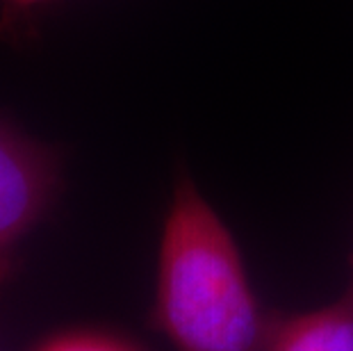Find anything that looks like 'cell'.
I'll return each instance as SVG.
<instances>
[{
  "mask_svg": "<svg viewBox=\"0 0 353 351\" xmlns=\"http://www.w3.org/2000/svg\"><path fill=\"white\" fill-rule=\"evenodd\" d=\"M276 317L235 235L180 169L162 221L151 326L174 351H267Z\"/></svg>",
  "mask_w": 353,
  "mask_h": 351,
  "instance_id": "cell-1",
  "label": "cell"
},
{
  "mask_svg": "<svg viewBox=\"0 0 353 351\" xmlns=\"http://www.w3.org/2000/svg\"><path fill=\"white\" fill-rule=\"evenodd\" d=\"M62 190L55 148L0 121V258L46 219Z\"/></svg>",
  "mask_w": 353,
  "mask_h": 351,
  "instance_id": "cell-2",
  "label": "cell"
},
{
  "mask_svg": "<svg viewBox=\"0 0 353 351\" xmlns=\"http://www.w3.org/2000/svg\"><path fill=\"white\" fill-rule=\"evenodd\" d=\"M267 351H353V297L344 292L321 308L278 312Z\"/></svg>",
  "mask_w": 353,
  "mask_h": 351,
  "instance_id": "cell-3",
  "label": "cell"
},
{
  "mask_svg": "<svg viewBox=\"0 0 353 351\" xmlns=\"http://www.w3.org/2000/svg\"><path fill=\"white\" fill-rule=\"evenodd\" d=\"M32 351H144L123 335L99 328H73L50 335Z\"/></svg>",
  "mask_w": 353,
  "mask_h": 351,
  "instance_id": "cell-4",
  "label": "cell"
},
{
  "mask_svg": "<svg viewBox=\"0 0 353 351\" xmlns=\"http://www.w3.org/2000/svg\"><path fill=\"white\" fill-rule=\"evenodd\" d=\"M14 270H17V263H14V256L0 258V292L7 285V281L14 276Z\"/></svg>",
  "mask_w": 353,
  "mask_h": 351,
  "instance_id": "cell-5",
  "label": "cell"
},
{
  "mask_svg": "<svg viewBox=\"0 0 353 351\" xmlns=\"http://www.w3.org/2000/svg\"><path fill=\"white\" fill-rule=\"evenodd\" d=\"M5 5H12V7H32V5H41L46 0H0Z\"/></svg>",
  "mask_w": 353,
  "mask_h": 351,
  "instance_id": "cell-6",
  "label": "cell"
},
{
  "mask_svg": "<svg viewBox=\"0 0 353 351\" xmlns=\"http://www.w3.org/2000/svg\"><path fill=\"white\" fill-rule=\"evenodd\" d=\"M347 294L353 297V258H351V285H349V290H347Z\"/></svg>",
  "mask_w": 353,
  "mask_h": 351,
  "instance_id": "cell-7",
  "label": "cell"
}]
</instances>
